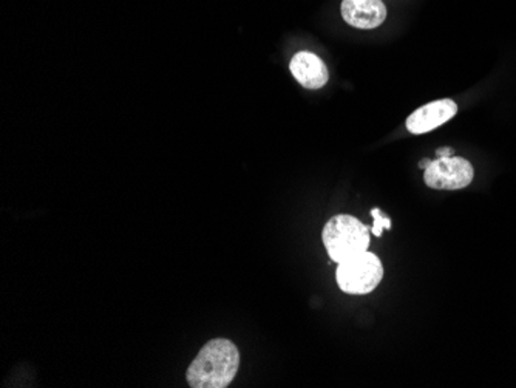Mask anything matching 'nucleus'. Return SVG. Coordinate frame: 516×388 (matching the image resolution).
I'll use <instances>...</instances> for the list:
<instances>
[{
  "instance_id": "8",
  "label": "nucleus",
  "mask_w": 516,
  "mask_h": 388,
  "mask_svg": "<svg viewBox=\"0 0 516 388\" xmlns=\"http://www.w3.org/2000/svg\"><path fill=\"white\" fill-rule=\"evenodd\" d=\"M371 216H373L374 218V226L373 229H371V233H373L376 237H382L384 231L392 227V221H390V218L384 217V214H382L379 210H376V208L371 210Z\"/></svg>"
},
{
  "instance_id": "6",
  "label": "nucleus",
  "mask_w": 516,
  "mask_h": 388,
  "mask_svg": "<svg viewBox=\"0 0 516 388\" xmlns=\"http://www.w3.org/2000/svg\"><path fill=\"white\" fill-rule=\"evenodd\" d=\"M342 18L359 30H373L385 22L386 8L380 0H344Z\"/></svg>"
},
{
  "instance_id": "4",
  "label": "nucleus",
  "mask_w": 516,
  "mask_h": 388,
  "mask_svg": "<svg viewBox=\"0 0 516 388\" xmlns=\"http://www.w3.org/2000/svg\"><path fill=\"white\" fill-rule=\"evenodd\" d=\"M475 170L467 160L459 156H440L425 169V185L440 191L464 189L473 181Z\"/></svg>"
},
{
  "instance_id": "1",
  "label": "nucleus",
  "mask_w": 516,
  "mask_h": 388,
  "mask_svg": "<svg viewBox=\"0 0 516 388\" xmlns=\"http://www.w3.org/2000/svg\"><path fill=\"white\" fill-rule=\"evenodd\" d=\"M240 352L229 339H214L202 346L186 373L192 388H226L237 376Z\"/></svg>"
},
{
  "instance_id": "10",
  "label": "nucleus",
  "mask_w": 516,
  "mask_h": 388,
  "mask_svg": "<svg viewBox=\"0 0 516 388\" xmlns=\"http://www.w3.org/2000/svg\"><path fill=\"white\" fill-rule=\"evenodd\" d=\"M430 160H422L421 164H419V168L424 169V170H425V169L428 168V166H430Z\"/></svg>"
},
{
  "instance_id": "9",
  "label": "nucleus",
  "mask_w": 516,
  "mask_h": 388,
  "mask_svg": "<svg viewBox=\"0 0 516 388\" xmlns=\"http://www.w3.org/2000/svg\"><path fill=\"white\" fill-rule=\"evenodd\" d=\"M453 150L450 147H444V149L438 150V156H453Z\"/></svg>"
},
{
  "instance_id": "5",
  "label": "nucleus",
  "mask_w": 516,
  "mask_h": 388,
  "mask_svg": "<svg viewBox=\"0 0 516 388\" xmlns=\"http://www.w3.org/2000/svg\"><path fill=\"white\" fill-rule=\"evenodd\" d=\"M457 114L456 102L451 99H440L417 108L409 115L407 120V129L413 135H422L427 131H434L455 118Z\"/></svg>"
},
{
  "instance_id": "2",
  "label": "nucleus",
  "mask_w": 516,
  "mask_h": 388,
  "mask_svg": "<svg viewBox=\"0 0 516 388\" xmlns=\"http://www.w3.org/2000/svg\"><path fill=\"white\" fill-rule=\"evenodd\" d=\"M323 245L332 262L342 263L369 251V229L356 217H332L322 233Z\"/></svg>"
},
{
  "instance_id": "3",
  "label": "nucleus",
  "mask_w": 516,
  "mask_h": 388,
  "mask_svg": "<svg viewBox=\"0 0 516 388\" xmlns=\"http://www.w3.org/2000/svg\"><path fill=\"white\" fill-rule=\"evenodd\" d=\"M338 288L346 294H369L384 279V266L377 256L365 251L338 263L336 273Z\"/></svg>"
},
{
  "instance_id": "7",
  "label": "nucleus",
  "mask_w": 516,
  "mask_h": 388,
  "mask_svg": "<svg viewBox=\"0 0 516 388\" xmlns=\"http://www.w3.org/2000/svg\"><path fill=\"white\" fill-rule=\"evenodd\" d=\"M292 76L305 89L319 90L327 84L329 73L323 60L311 51H298L290 64Z\"/></svg>"
}]
</instances>
